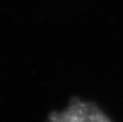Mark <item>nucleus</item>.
Here are the masks:
<instances>
[{
  "mask_svg": "<svg viewBox=\"0 0 123 122\" xmlns=\"http://www.w3.org/2000/svg\"><path fill=\"white\" fill-rule=\"evenodd\" d=\"M47 122H112L96 103L72 96L61 111L52 110Z\"/></svg>",
  "mask_w": 123,
  "mask_h": 122,
  "instance_id": "1",
  "label": "nucleus"
}]
</instances>
